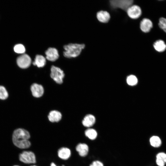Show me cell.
<instances>
[{"mask_svg":"<svg viewBox=\"0 0 166 166\" xmlns=\"http://www.w3.org/2000/svg\"><path fill=\"white\" fill-rule=\"evenodd\" d=\"M61 166H66L64 164H62Z\"/></svg>","mask_w":166,"mask_h":166,"instance_id":"cell-29","label":"cell"},{"mask_svg":"<svg viewBox=\"0 0 166 166\" xmlns=\"http://www.w3.org/2000/svg\"><path fill=\"white\" fill-rule=\"evenodd\" d=\"M64 76L63 71L60 68L54 66H51L50 77L57 83L62 84Z\"/></svg>","mask_w":166,"mask_h":166,"instance_id":"cell-8","label":"cell"},{"mask_svg":"<svg viewBox=\"0 0 166 166\" xmlns=\"http://www.w3.org/2000/svg\"><path fill=\"white\" fill-rule=\"evenodd\" d=\"M30 89L32 95L35 97H40L44 93V90L42 86L37 83L32 84Z\"/></svg>","mask_w":166,"mask_h":166,"instance_id":"cell-13","label":"cell"},{"mask_svg":"<svg viewBox=\"0 0 166 166\" xmlns=\"http://www.w3.org/2000/svg\"><path fill=\"white\" fill-rule=\"evenodd\" d=\"M85 47L84 44L70 43L65 45L64 48V56L67 58L74 57L78 56Z\"/></svg>","mask_w":166,"mask_h":166,"instance_id":"cell-2","label":"cell"},{"mask_svg":"<svg viewBox=\"0 0 166 166\" xmlns=\"http://www.w3.org/2000/svg\"><path fill=\"white\" fill-rule=\"evenodd\" d=\"M153 46L156 51L160 52H164L166 49V44L162 40H159L155 42Z\"/></svg>","mask_w":166,"mask_h":166,"instance_id":"cell-17","label":"cell"},{"mask_svg":"<svg viewBox=\"0 0 166 166\" xmlns=\"http://www.w3.org/2000/svg\"><path fill=\"white\" fill-rule=\"evenodd\" d=\"M156 159L160 160L166 163V154L164 152L158 153L156 156Z\"/></svg>","mask_w":166,"mask_h":166,"instance_id":"cell-25","label":"cell"},{"mask_svg":"<svg viewBox=\"0 0 166 166\" xmlns=\"http://www.w3.org/2000/svg\"><path fill=\"white\" fill-rule=\"evenodd\" d=\"M30 166H39L36 164L31 165Z\"/></svg>","mask_w":166,"mask_h":166,"instance_id":"cell-28","label":"cell"},{"mask_svg":"<svg viewBox=\"0 0 166 166\" xmlns=\"http://www.w3.org/2000/svg\"><path fill=\"white\" fill-rule=\"evenodd\" d=\"M74 148L79 156L82 158L87 157L89 155L90 151L89 145L84 142L77 143L75 145Z\"/></svg>","mask_w":166,"mask_h":166,"instance_id":"cell-6","label":"cell"},{"mask_svg":"<svg viewBox=\"0 0 166 166\" xmlns=\"http://www.w3.org/2000/svg\"><path fill=\"white\" fill-rule=\"evenodd\" d=\"M138 81L136 77L133 75H131L128 76L126 79L127 83L130 86L136 85L137 84Z\"/></svg>","mask_w":166,"mask_h":166,"instance_id":"cell-20","label":"cell"},{"mask_svg":"<svg viewBox=\"0 0 166 166\" xmlns=\"http://www.w3.org/2000/svg\"><path fill=\"white\" fill-rule=\"evenodd\" d=\"M19 160L22 162L30 165L37 162V157L34 152L31 151H24L19 155Z\"/></svg>","mask_w":166,"mask_h":166,"instance_id":"cell-4","label":"cell"},{"mask_svg":"<svg viewBox=\"0 0 166 166\" xmlns=\"http://www.w3.org/2000/svg\"><path fill=\"white\" fill-rule=\"evenodd\" d=\"M84 133L85 137L91 141L95 140L98 136V133L97 131L92 128H86Z\"/></svg>","mask_w":166,"mask_h":166,"instance_id":"cell-15","label":"cell"},{"mask_svg":"<svg viewBox=\"0 0 166 166\" xmlns=\"http://www.w3.org/2000/svg\"><path fill=\"white\" fill-rule=\"evenodd\" d=\"M149 142L151 145L154 147H159L161 145V141L160 138L157 136H153L150 137Z\"/></svg>","mask_w":166,"mask_h":166,"instance_id":"cell-19","label":"cell"},{"mask_svg":"<svg viewBox=\"0 0 166 166\" xmlns=\"http://www.w3.org/2000/svg\"><path fill=\"white\" fill-rule=\"evenodd\" d=\"M96 18L100 22L102 23H107L110 20V15L107 11L101 10L97 12Z\"/></svg>","mask_w":166,"mask_h":166,"instance_id":"cell-11","label":"cell"},{"mask_svg":"<svg viewBox=\"0 0 166 166\" xmlns=\"http://www.w3.org/2000/svg\"><path fill=\"white\" fill-rule=\"evenodd\" d=\"M8 94L5 88L3 86L0 85V99L5 100L8 98Z\"/></svg>","mask_w":166,"mask_h":166,"instance_id":"cell-22","label":"cell"},{"mask_svg":"<svg viewBox=\"0 0 166 166\" xmlns=\"http://www.w3.org/2000/svg\"><path fill=\"white\" fill-rule=\"evenodd\" d=\"M141 31L145 33L150 31L153 27V23L149 19L144 18L140 21L139 24Z\"/></svg>","mask_w":166,"mask_h":166,"instance_id":"cell-10","label":"cell"},{"mask_svg":"<svg viewBox=\"0 0 166 166\" xmlns=\"http://www.w3.org/2000/svg\"><path fill=\"white\" fill-rule=\"evenodd\" d=\"M89 166H104L103 163L98 160H92L89 164Z\"/></svg>","mask_w":166,"mask_h":166,"instance_id":"cell-24","label":"cell"},{"mask_svg":"<svg viewBox=\"0 0 166 166\" xmlns=\"http://www.w3.org/2000/svg\"><path fill=\"white\" fill-rule=\"evenodd\" d=\"M57 158L63 161H67L72 157V151L71 149L66 146H62L58 148L57 151Z\"/></svg>","mask_w":166,"mask_h":166,"instance_id":"cell-5","label":"cell"},{"mask_svg":"<svg viewBox=\"0 0 166 166\" xmlns=\"http://www.w3.org/2000/svg\"><path fill=\"white\" fill-rule=\"evenodd\" d=\"M45 54L46 58L52 61L56 60L59 56L57 50L54 48H49L45 51Z\"/></svg>","mask_w":166,"mask_h":166,"instance_id":"cell-12","label":"cell"},{"mask_svg":"<svg viewBox=\"0 0 166 166\" xmlns=\"http://www.w3.org/2000/svg\"><path fill=\"white\" fill-rule=\"evenodd\" d=\"M31 135L27 130L19 128L15 130L12 135V141L14 145L17 147L23 149L30 148L31 143L29 139Z\"/></svg>","mask_w":166,"mask_h":166,"instance_id":"cell-1","label":"cell"},{"mask_svg":"<svg viewBox=\"0 0 166 166\" xmlns=\"http://www.w3.org/2000/svg\"><path fill=\"white\" fill-rule=\"evenodd\" d=\"M133 0H110L109 1V7L113 9H120L126 12L133 4Z\"/></svg>","mask_w":166,"mask_h":166,"instance_id":"cell-3","label":"cell"},{"mask_svg":"<svg viewBox=\"0 0 166 166\" xmlns=\"http://www.w3.org/2000/svg\"><path fill=\"white\" fill-rule=\"evenodd\" d=\"M45 63V58L43 56L40 55H37L36 56L34 61L33 63L34 65L39 68L43 67Z\"/></svg>","mask_w":166,"mask_h":166,"instance_id":"cell-18","label":"cell"},{"mask_svg":"<svg viewBox=\"0 0 166 166\" xmlns=\"http://www.w3.org/2000/svg\"><path fill=\"white\" fill-rule=\"evenodd\" d=\"M31 62L30 57L27 54H23L19 56L17 59L18 66L21 68L26 69L30 66Z\"/></svg>","mask_w":166,"mask_h":166,"instance_id":"cell-9","label":"cell"},{"mask_svg":"<svg viewBox=\"0 0 166 166\" xmlns=\"http://www.w3.org/2000/svg\"><path fill=\"white\" fill-rule=\"evenodd\" d=\"M61 113L57 110H53L50 112L48 116V119L52 123L59 122L61 119Z\"/></svg>","mask_w":166,"mask_h":166,"instance_id":"cell-16","label":"cell"},{"mask_svg":"<svg viewBox=\"0 0 166 166\" xmlns=\"http://www.w3.org/2000/svg\"><path fill=\"white\" fill-rule=\"evenodd\" d=\"M128 17L131 19L136 20L140 18L142 14L141 8L138 5L133 4L126 11Z\"/></svg>","mask_w":166,"mask_h":166,"instance_id":"cell-7","label":"cell"},{"mask_svg":"<svg viewBox=\"0 0 166 166\" xmlns=\"http://www.w3.org/2000/svg\"><path fill=\"white\" fill-rule=\"evenodd\" d=\"M95 117L92 114H88L85 116L82 121V124L86 128H92L96 122Z\"/></svg>","mask_w":166,"mask_h":166,"instance_id":"cell-14","label":"cell"},{"mask_svg":"<svg viewBox=\"0 0 166 166\" xmlns=\"http://www.w3.org/2000/svg\"><path fill=\"white\" fill-rule=\"evenodd\" d=\"M49 166H61L57 165V164L54 161H51L49 164Z\"/></svg>","mask_w":166,"mask_h":166,"instance_id":"cell-27","label":"cell"},{"mask_svg":"<svg viewBox=\"0 0 166 166\" xmlns=\"http://www.w3.org/2000/svg\"><path fill=\"white\" fill-rule=\"evenodd\" d=\"M14 52L18 53H24L26 51L24 46L22 44H18L15 45L14 48Z\"/></svg>","mask_w":166,"mask_h":166,"instance_id":"cell-21","label":"cell"},{"mask_svg":"<svg viewBox=\"0 0 166 166\" xmlns=\"http://www.w3.org/2000/svg\"><path fill=\"white\" fill-rule=\"evenodd\" d=\"M156 162L157 164L159 166H164L165 164V163L163 161L156 159Z\"/></svg>","mask_w":166,"mask_h":166,"instance_id":"cell-26","label":"cell"},{"mask_svg":"<svg viewBox=\"0 0 166 166\" xmlns=\"http://www.w3.org/2000/svg\"><path fill=\"white\" fill-rule=\"evenodd\" d=\"M158 25L160 28L165 32L166 31V18H160L159 19Z\"/></svg>","mask_w":166,"mask_h":166,"instance_id":"cell-23","label":"cell"},{"mask_svg":"<svg viewBox=\"0 0 166 166\" xmlns=\"http://www.w3.org/2000/svg\"><path fill=\"white\" fill-rule=\"evenodd\" d=\"M17 166V165H15V166Z\"/></svg>","mask_w":166,"mask_h":166,"instance_id":"cell-30","label":"cell"}]
</instances>
